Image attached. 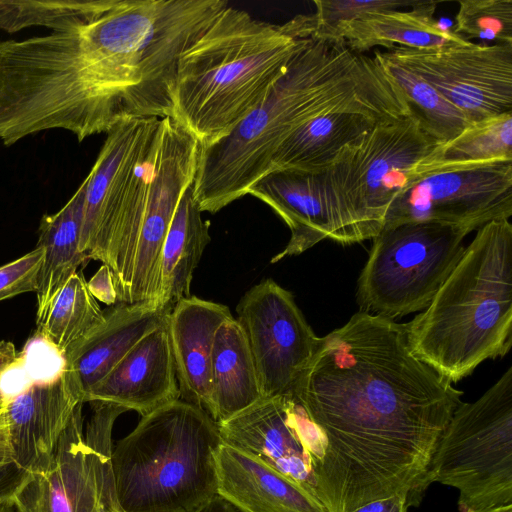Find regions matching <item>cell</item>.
<instances>
[{
    "label": "cell",
    "instance_id": "cell-39",
    "mask_svg": "<svg viewBox=\"0 0 512 512\" xmlns=\"http://www.w3.org/2000/svg\"><path fill=\"white\" fill-rule=\"evenodd\" d=\"M197 512H240L230 502L217 495L206 503Z\"/></svg>",
    "mask_w": 512,
    "mask_h": 512
},
{
    "label": "cell",
    "instance_id": "cell-8",
    "mask_svg": "<svg viewBox=\"0 0 512 512\" xmlns=\"http://www.w3.org/2000/svg\"><path fill=\"white\" fill-rule=\"evenodd\" d=\"M157 118L120 122L87 175L80 250L113 273L127 265L147 201L160 129Z\"/></svg>",
    "mask_w": 512,
    "mask_h": 512
},
{
    "label": "cell",
    "instance_id": "cell-25",
    "mask_svg": "<svg viewBox=\"0 0 512 512\" xmlns=\"http://www.w3.org/2000/svg\"><path fill=\"white\" fill-rule=\"evenodd\" d=\"M86 184L84 179L58 212L46 214L40 221L36 246L43 248L44 257L35 292L37 325L77 268L89 261L80 250Z\"/></svg>",
    "mask_w": 512,
    "mask_h": 512
},
{
    "label": "cell",
    "instance_id": "cell-2",
    "mask_svg": "<svg viewBox=\"0 0 512 512\" xmlns=\"http://www.w3.org/2000/svg\"><path fill=\"white\" fill-rule=\"evenodd\" d=\"M225 0H100L83 23L28 39V97L54 129L79 142L132 119L174 117L180 56Z\"/></svg>",
    "mask_w": 512,
    "mask_h": 512
},
{
    "label": "cell",
    "instance_id": "cell-12",
    "mask_svg": "<svg viewBox=\"0 0 512 512\" xmlns=\"http://www.w3.org/2000/svg\"><path fill=\"white\" fill-rule=\"evenodd\" d=\"M199 150V142L180 122L172 117L160 120L142 222L126 269L115 284L117 303H158L162 245L183 192L194 182Z\"/></svg>",
    "mask_w": 512,
    "mask_h": 512
},
{
    "label": "cell",
    "instance_id": "cell-11",
    "mask_svg": "<svg viewBox=\"0 0 512 512\" xmlns=\"http://www.w3.org/2000/svg\"><path fill=\"white\" fill-rule=\"evenodd\" d=\"M92 414L84 429L82 411L61 436L48 466L30 475L16 491L15 512H122L112 468V429L127 410L89 402Z\"/></svg>",
    "mask_w": 512,
    "mask_h": 512
},
{
    "label": "cell",
    "instance_id": "cell-35",
    "mask_svg": "<svg viewBox=\"0 0 512 512\" xmlns=\"http://www.w3.org/2000/svg\"><path fill=\"white\" fill-rule=\"evenodd\" d=\"M4 427L0 428V503L12 504L21 484L10 462Z\"/></svg>",
    "mask_w": 512,
    "mask_h": 512
},
{
    "label": "cell",
    "instance_id": "cell-21",
    "mask_svg": "<svg viewBox=\"0 0 512 512\" xmlns=\"http://www.w3.org/2000/svg\"><path fill=\"white\" fill-rule=\"evenodd\" d=\"M223 304L189 296L178 301L167 321L180 399L211 416V355L218 328L232 318Z\"/></svg>",
    "mask_w": 512,
    "mask_h": 512
},
{
    "label": "cell",
    "instance_id": "cell-9",
    "mask_svg": "<svg viewBox=\"0 0 512 512\" xmlns=\"http://www.w3.org/2000/svg\"><path fill=\"white\" fill-rule=\"evenodd\" d=\"M430 481L459 491L460 512L512 505V367L479 399L461 403L430 463Z\"/></svg>",
    "mask_w": 512,
    "mask_h": 512
},
{
    "label": "cell",
    "instance_id": "cell-15",
    "mask_svg": "<svg viewBox=\"0 0 512 512\" xmlns=\"http://www.w3.org/2000/svg\"><path fill=\"white\" fill-rule=\"evenodd\" d=\"M384 54L431 84L470 123L512 113V44L468 41L429 50L392 47Z\"/></svg>",
    "mask_w": 512,
    "mask_h": 512
},
{
    "label": "cell",
    "instance_id": "cell-23",
    "mask_svg": "<svg viewBox=\"0 0 512 512\" xmlns=\"http://www.w3.org/2000/svg\"><path fill=\"white\" fill-rule=\"evenodd\" d=\"M171 310L157 302H118L104 311L102 324L63 359L83 399L136 343L167 323Z\"/></svg>",
    "mask_w": 512,
    "mask_h": 512
},
{
    "label": "cell",
    "instance_id": "cell-24",
    "mask_svg": "<svg viewBox=\"0 0 512 512\" xmlns=\"http://www.w3.org/2000/svg\"><path fill=\"white\" fill-rule=\"evenodd\" d=\"M436 4L416 1L409 10L366 15L341 28L333 40L356 53L376 46L429 50L468 42L435 20Z\"/></svg>",
    "mask_w": 512,
    "mask_h": 512
},
{
    "label": "cell",
    "instance_id": "cell-41",
    "mask_svg": "<svg viewBox=\"0 0 512 512\" xmlns=\"http://www.w3.org/2000/svg\"><path fill=\"white\" fill-rule=\"evenodd\" d=\"M4 405H5V402L0 405V428L5 426V422H4Z\"/></svg>",
    "mask_w": 512,
    "mask_h": 512
},
{
    "label": "cell",
    "instance_id": "cell-40",
    "mask_svg": "<svg viewBox=\"0 0 512 512\" xmlns=\"http://www.w3.org/2000/svg\"><path fill=\"white\" fill-rule=\"evenodd\" d=\"M475 512H512V505L501 506L497 508L475 511Z\"/></svg>",
    "mask_w": 512,
    "mask_h": 512
},
{
    "label": "cell",
    "instance_id": "cell-33",
    "mask_svg": "<svg viewBox=\"0 0 512 512\" xmlns=\"http://www.w3.org/2000/svg\"><path fill=\"white\" fill-rule=\"evenodd\" d=\"M415 2L393 0H317L313 2L316 6V12L313 14L315 24L314 35L333 40L335 34L341 28L355 20L372 13L412 6Z\"/></svg>",
    "mask_w": 512,
    "mask_h": 512
},
{
    "label": "cell",
    "instance_id": "cell-6",
    "mask_svg": "<svg viewBox=\"0 0 512 512\" xmlns=\"http://www.w3.org/2000/svg\"><path fill=\"white\" fill-rule=\"evenodd\" d=\"M218 424L181 399L143 416L112 450L122 512H197L217 496Z\"/></svg>",
    "mask_w": 512,
    "mask_h": 512
},
{
    "label": "cell",
    "instance_id": "cell-28",
    "mask_svg": "<svg viewBox=\"0 0 512 512\" xmlns=\"http://www.w3.org/2000/svg\"><path fill=\"white\" fill-rule=\"evenodd\" d=\"M105 319L83 274L76 272L52 300L38 332L64 359Z\"/></svg>",
    "mask_w": 512,
    "mask_h": 512
},
{
    "label": "cell",
    "instance_id": "cell-18",
    "mask_svg": "<svg viewBox=\"0 0 512 512\" xmlns=\"http://www.w3.org/2000/svg\"><path fill=\"white\" fill-rule=\"evenodd\" d=\"M248 194L269 205L290 229L286 247L271 263L299 255L325 239L352 244L325 169L273 170L257 181Z\"/></svg>",
    "mask_w": 512,
    "mask_h": 512
},
{
    "label": "cell",
    "instance_id": "cell-31",
    "mask_svg": "<svg viewBox=\"0 0 512 512\" xmlns=\"http://www.w3.org/2000/svg\"><path fill=\"white\" fill-rule=\"evenodd\" d=\"M100 0H0V29L8 33L31 26L54 31L73 28L95 12Z\"/></svg>",
    "mask_w": 512,
    "mask_h": 512
},
{
    "label": "cell",
    "instance_id": "cell-36",
    "mask_svg": "<svg viewBox=\"0 0 512 512\" xmlns=\"http://www.w3.org/2000/svg\"><path fill=\"white\" fill-rule=\"evenodd\" d=\"M87 285L96 300L107 305L117 303V291L113 273L107 265L102 264L100 269L94 274L90 281L87 282Z\"/></svg>",
    "mask_w": 512,
    "mask_h": 512
},
{
    "label": "cell",
    "instance_id": "cell-19",
    "mask_svg": "<svg viewBox=\"0 0 512 512\" xmlns=\"http://www.w3.org/2000/svg\"><path fill=\"white\" fill-rule=\"evenodd\" d=\"M180 399L167 323L145 335L85 396L142 417Z\"/></svg>",
    "mask_w": 512,
    "mask_h": 512
},
{
    "label": "cell",
    "instance_id": "cell-22",
    "mask_svg": "<svg viewBox=\"0 0 512 512\" xmlns=\"http://www.w3.org/2000/svg\"><path fill=\"white\" fill-rule=\"evenodd\" d=\"M217 494L240 512H327L321 503L252 454L222 443Z\"/></svg>",
    "mask_w": 512,
    "mask_h": 512
},
{
    "label": "cell",
    "instance_id": "cell-38",
    "mask_svg": "<svg viewBox=\"0 0 512 512\" xmlns=\"http://www.w3.org/2000/svg\"><path fill=\"white\" fill-rule=\"evenodd\" d=\"M18 360V353L13 343L4 340L0 341V405L6 399L1 388V378L6 371L17 364Z\"/></svg>",
    "mask_w": 512,
    "mask_h": 512
},
{
    "label": "cell",
    "instance_id": "cell-16",
    "mask_svg": "<svg viewBox=\"0 0 512 512\" xmlns=\"http://www.w3.org/2000/svg\"><path fill=\"white\" fill-rule=\"evenodd\" d=\"M217 424L224 443L254 455L320 502L326 442L295 398H262Z\"/></svg>",
    "mask_w": 512,
    "mask_h": 512
},
{
    "label": "cell",
    "instance_id": "cell-14",
    "mask_svg": "<svg viewBox=\"0 0 512 512\" xmlns=\"http://www.w3.org/2000/svg\"><path fill=\"white\" fill-rule=\"evenodd\" d=\"M236 311L263 398H293L320 343L294 296L267 278L243 295Z\"/></svg>",
    "mask_w": 512,
    "mask_h": 512
},
{
    "label": "cell",
    "instance_id": "cell-29",
    "mask_svg": "<svg viewBox=\"0 0 512 512\" xmlns=\"http://www.w3.org/2000/svg\"><path fill=\"white\" fill-rule=\"evenodd\" d=\"M387 73L403 92L412 115L424 132L442 144L457 137L471 123L438 90L408 67L376 51Z\"/></svg>",
    "mask_w": 512,
    "mask_h": 512
},
{
    "label": "cell",
    "instance_id": "cell-27",
    "mask_svg": "<svg viewBox=\"0 0 512 512\" xmlns=\"http://www.w3.org/2000/svg\"><path fill=\"white\" fill-rule=\"evenodd\" d=\"M193 196V183L183 192L166 233L159 264L158 303L172 309L190 296L193 273L210 242L209 222L203 220Z\"/></svg>",
    "mask_w": 512,
    "mask_h": 512
},
{
    "label": "cell",
    "instance_id": "cell-17",
    "mask_svg": "<svg viewBox=\"0 0 512 512\" xmlns=\"http://www.w3.org/2000/svg\"><path fill=\"white\" fill-rule=\"evenodd\" d=\"M84 403L74 376L64 364L52 379L31 383L5 399L8 453L21 485L48 466L61 436Z\"/></svg>",
    "mask_w": 512,
    "mask_h": 512
},
{
    "label": "cell",
    "instance_id": "cell-32",
    "mask_svg": "<svg viewBox=\"0 0 512 512\" xmlns=\"http://www.w3.org/2000/svg\"><path fill=\"white\" fill-rule=\"evenodd\" d=\"M455 34L495 44H512V0H461Z\"/></svg>",
    "mask_w": 512,
    "mask_h": 512
},
{
    "label": "cell",
    "instance_id": "cell-1",
    "mask_svg": "<svg viewBox=\"0 0 512 512\" xmlns=\"http://www.w3.org/2000/svg\"><path fill=\"white\" fill-rule=\"evenodd\" d=\"M462 394L414 355L404 324L360 311L321 337L293 398L326 442V511L351 512L397 494L418 506Z\"/></svg>",
    "mask_w": 512,
    "mask_h": 512
},
{
    "label": "cell",
    "instance_id": "cell-37",
    "mask_svg": "<svg viewBox=\"0 0 512 512\" xmlns=\"http://www.w3.org/2000/svg\"><path fill=\"white\" fill-rule=\"evenodd\" d=\"M410 507L406 495L397 494L366 503L351 512H408Z\"/></svg>",
    "mask_w": 512,
    "mask_h": 512
},
{
    "label": "cell",
    "instance_id": "cell-10",
    "mask_svg": "<svg viewBox=\"0 0 512 512\" xmlns=\"http://www.w3.org/2000/svg\"><path fill=\"white\" fill-rule=\"evenodd\" d=\"M468 234L433 221L382 228L358 279L361 311L394 320L424 310L463 255Z\"/></svg>",
    "mask_w": 512,
    "mask_h": 512
},
{
    "label": "cell",
    "instance_id": "cell-34",
    "mask_svg": "<svg viewBox=\"0 0 512 512\" xmlns=\"http://www.w3.org/2000/svg\"><path fill=\"white\" fill-rule=\"evenodd\" d=\"M44 257L42 247L0 267V301L22 293L36 292Z\"/></svg>",
    "mask_w": 512,
    "mask_h": 512
},
{
    "label": "cell",
    "instance_id": "cell-26",
    "mask_svg": "<svg viewBox=\"0 0 512 512\" xmlns=\"http://www.w3.org/2000/svg\"><path fill=\"white\" fill-rule=\"evenodd\" d=\"M262 392L245 334L232 317L216 331L211 355V417L224 422L260 399Z\"/></svg>",
    "mask_w": 512,
    "mask_h": 512
},
{
    "label": "cell",
    "instance_id": "cell-13",
    "mask_svg": "<svg viewBox=\"0 0 512 512\" xmlns=\"http://www.w3.org/2000/svg\"><path fill=\"white\" fill-rule=\"evenodd\" d=\"M512 215V160L436 170L401 191L383 227L433 221L469 233Z\"/></svg>",
    "mask_w": 512,
    "mask_h": 512
},
{
    "label": "cell",
    "instance_id": "cell-3",
    "mask_svg": "<svg viewBox=\"0 0 512 512\" xmlns=\"http://www.w3.org/2000/svg\"><path fill=\"white\" fill-rule=\"evenodd\" d=\"M407 104L376 51H352L345 42L309 37L263 101L234 129L200 146L193 196L201 212L216 213L247 195L271 170L284 140L330 110Z\"/></svg>",
    "mask_w": 512,
    "mask_h": 512
},
{
    "label": "cell",
    "instance_id": "cell-7",
    "mask_svg": "<svg viewBox=\"0 0 512 512\" xmlns=\"http://www.w3.org/2000/svg\"><path fill=\"white\" fill-rule=\"evenodd\" d=\"M438 146L408 115L379 122L336 155L325 171L351 243L373 239L393 199L436 171Z\"/></svg>",
    "mask_w": 512,
    "mask_h": 512
},
{
    "label": "cell",
    "instance_id": "cell-5",
    "mask_svg": "<svg viewBox=\"0 0 512 512\" xmlns=\"http://www.w3.org/2000/svg\"><path fill=\"white\" fill-rule=\"evenodd\" d=\"M414 355L456 383L512 346V224L491 221L429 305L404 324Z\"/></svg>",
    "mask_w": 512,
    "mask_h": 512
},
{
    "label": "cell",
    "instance_id": "cell-20",
    "mask_svg": "<svg viewBox=\"0 0 512 512\" xmlns=\"http://www.w3.org/2000/svg\"><path fill=\"white\" fill-rule=\"evenodd\" d=\"M408 115L412 113L407 104L342 107L320 114L284 140L272 157L270 171H322L346 145L379 122Z\"/></svg>",
    "mask_w": 512,
    "mask_h": 512
},
{
    "label": "cell",
    "instance_id": "cell-30",
    "mask_svg": "<svg viewBox=\"0 0 512 512\" xmlns=\"http://www.w3.org/2000/svg\"><path fill=\"white\" fill-rule=\"evenodd\" d=\"M502 160H512V113L471 123L436 153L437 169Z\"/></svg>",
    "mask_w": 512,
    "mask_h": 512
},
{
    "label": "cell",
    "instance_id": "cell-4",
    "mask_svg": "<svg viewBox=\"0 0 512 512\" xmlns=\"http://www.w3.org/2000/svg\"><path fill=\"white\" fill-rule=\"evenodd\" d=\"M314 31L313 15L272 24L227 6L179 58L173 118L200 146L224 137L263 101Z\"/></svg>",
    "mask_w": 512,
    "mask_h": 512
}]
</instances>
